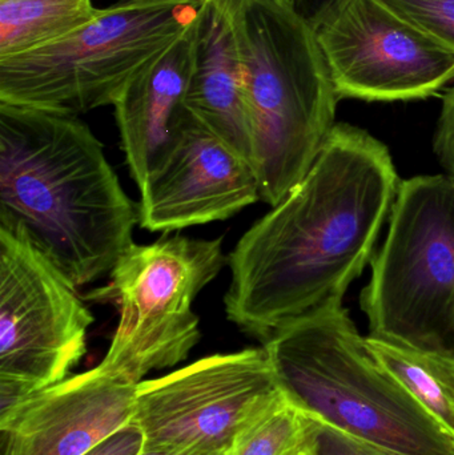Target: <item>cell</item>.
Masks as SVG:
<instances>
[{"label":"cell","instance_id":"7402d4cb","mask_svg":"<svg viewBox=\"0 0 454 455\" xmlns=\"http://www.w3.org/2000/svg\"><path fill=\"white\" fill-rule=\"evenodd\" d=\"M341 0H290L291 7L307 21L316 26Z\"/></svg>","mask_w":454,"mask_h":455},{"label":"cell","instance_id":"7c38bea8","mask_svg":"<svg viewBox=\"0 0 454 455\" xmlns=\"http://www.w3.org/2000/svg\"><path fill=\"white\" fill-rule=\"evenodd\" d=\"M136 385L100 369L45 387L0 419L3 455H83L131 422Z\"/></svg>","mask_w":454,"mask_h":455},{"label":"cell","instance_id":"9a60e30c","mask_svg":"<svg viewBox=\"0 0 454 455\" xmlns=\"http://www.w3.org/2000/svg\"><path fill=\"white\" fill-rule=\"evenodd\" d=\"M99 11L92 0H0V59L52 44Z\"/></svg>","mask_w":454,"mask_h":455},{"label":"cell","instance_id":"3957f363","mask_svg":"<svg viewBox=\"0 0 454 455\" xmlns=\"http://www.w3.org/2000/svg\"><path fill=\"white\" fill-rule=\"evenodd\" d=\"M263 347L280 389L320 424L397 454L454 455V438L376 361L343 305L291 321Z\"/></svg>","mask_w":454,"mask_h":455},{"label":"cell","instance_id":"ac0fdd59","mask_svg":"<svg viewBox=\"0 0 454 455\" xmlns=\"http://www.w3.org/2000/svg\"><path fill=\"white\" fill-rule=\"evenodd\" d=\"M405 20L454 51V0H380Z\"/></svg>","mask_w":454,"mask_h":455},{"label":"cell","instance_id":"8992f818","mask_svg":"<svg viewBox=\"0 0 454 455\" xmlns=\"http://www.w3.org/2000/svg\"><path fill=\"white\" fill-rule=\"evenodd\" d=\"M362 293L370 336L454 358V179L402 180Z\"/></svg>","mask_w":454,"mask_h":455},{"label":"cell","instance_id":"30bf717a","mask_svg":"<svg viewBox=\"0 0 454 455\" xmlns=\"http://www.w3.org/2000/svg\"><path fill=\"white\" fill-rule=\"evenodd\" d=\"M280 392L264 347L208 355L139 382L131 422L147 445L229 453L243 427Z\"/></svg>","mask_w":454,"mask_h":455},{"label":"cell","instance_id":"9c48e42d","mask_svg":"<svg viewBox=\"0 0 454 455\" xmlns=\"http://www.w3.org/2000/svg\"><path fill=\"white\" fill-rule=\"evenodd\" d=\"M315 32L340 100H420L454 80V51L380 0H341Z\"/></svg>","mask_w":454,"mask_h":455},{"label":"cell","instance_id":"52a82bcc","mask_svg":"<svg viewBox=\"0 0 454 455\" xmlns=\"http://www.w3.org/2000/svg\"><path fill=\"white\" fill-rule=\"evenodd\" d=\"M226 265L221 237L165 235L128 246L112 267L109 283L84 296L87 301L114 305L119 313L98 368L138 385L151 371L186 360L202 339L194 301Z\"/></svg>","mask_w":454,"mask_h":455},{"label":"cell","instance_id":"ba28073f","mask_svg":"<svg viewBox=\"0 0 454 455\" xmlns=\"http://www.w3.org/2000/svg\"><path fill=\"white\" fill-rule=\"evenodd\" d=\"M74 281L20 228L0 224V414L68 379L93 315Z\"/></svg>","mask_w":454,"mask_h":455},{"label":"cell","instance_id":"6da1fadb","mask_svg":"<svg viewBox=\"0 0 454 455\" xmlns=\"http://www.w3.org/2000/svg\"><path fill=\"white\" fill-rule=\"evenodd\" d=\"M400 183L386 144L338 123L306 178L228 254L227 318L264 342L296 318L343 305L375 256Z\"/></svg>","mask_w":454,"mask_h":455},{"label":"cell","instance_id":"277c9868","mask_svg":"<svg viewBox=\"0 0 454 455\" xmlns=\"http://www.w3.org/2000/svg\"><path fill=\"white\" fill-rule=\"evenodd\" d=\"M252 165L260 200L274 207L314 167L340 101L315 27L291 5L237 0Z\"/></svg>","mask_w":454,"mask_h":455},{"label":"cell","instance_id":"cb8c5ba5","mask_svg":"<svg viewBox=\"0 0 454 455\" xmlns=\"http://www.w3.org/2000/svg\"><path fill=\"white\" fill-rule=\"evenodd\" d=\"M275 2L284 3V4H290V0H275Z\"/></svg>","mask_w":454,"mask_h":455},{"label":"cell","instance_id":"8fae6325","mask_svg":"<svg viewBox=\"0 0 454 455\" xmlns=\"http://www.w3.org/2000/svg\"><path fill=\"white\" fill-rule=\"evenodd\" d=\"M139 191V227L164 235L227 220L260 200L250 160L189 111L175 143Z\"/></svg>","mask_w":454,"mask_h":455},{"label":"cell","instance_id":"d6986e66","mask_svg":"<svg viewBox=\"0 0 454 455\" xmlns=\"http://www.w3.org/2000/svg\"><path fill=\"white\" fill-rule=\"evenodd\" d=\"M312 455H402L320 424Z\"/></svg>","mask_w":454,"mask_h":455},{"label":"cell","instance_id":"603a6c76","mask_svg":"<svg viewBox=\"0 0 454 455\" xmlns=\"http://www.w3.org/2000/svg\"><path fill=\"white\" fill-rule=\"evenodd\" d=\"M139 455H228L223 451H202V449L183 448L173 445H147Z\"/></svg>","mask_w":454,"mask_h":455},{"label":"cell","instance_id":"44dd1931","mask_svg":"<svg viewBox=\"0 0 454 455\" xmlns=\"http://www.w3.org/2000/svg\"><path fill=\"white\" fill-rule=\"evenodd\" d=\"M146 446V435L133 422H128L83 455H139Z\"/></svg>","mask_w":454,"mask_h":455},{"label":"cell","instance_id":"5bb4252c","mask_svg":"<svg viewBox=\"0 0 454 455\" xmlns=\"http://www.w3.org/2000/svg\"><path fill=\"white\" fill-rule=\"evenodd\" d=\"M194 26L149 61L112 106L125 163L138 188L173 146L188 116Z\"/></svg>","mask_w":454,"mask_h":455},{"label":"cell","instance_id":"2e32d148","mask_svg":"<svg viewBox=\"0 0 454 455\" xmlns=\"http://www.w3.org/2000/svg\"><path fill=\"white\" fill-rule=\"evenodd\" d=\"M378 363L454 438V358L367 337Z\"/></svg>","mask_w":454,"mask_h":455},{"label":"cell","instance_id":"5b68a950","mask_svg":"<svg viewBox=\"0 0 454 455\" xmlns=\"http://www.w3.org/2000/svg\"><path fill=\"white\" fill-rule=\"evenodd\" d=\"M202 0H120L68 36L0 59V103L77 115L114 106L131 80L181 36Z\"/></svg>","mask_w":454,"mask_h":455},{"label":"cell","instance_id":"4fadbf2b","mask_svg":"<svg viewBox=\"0 0 454 455\" xmlns=\"http://www.w3.org/2000/svg\"><path fill=\"white\" fill-rule=\"evenodd\" d=\"M187 109L252 164L237 0H202L194 26Z\"/></svg>","mask_w":454,"mask_h":455},{"label":"cell","instance_id":"e0dca14e","mask_svg":"<svg viewBox=\"0 0 454 455\" xmlns=\"http://www.w3.org/2000/svg\"><path fill=\"white\" fill-rule=\"evenodd\" d=\"M319 427L282 390L243 427L228 455H312Z\"/></svg>","mask_w":454,"mask_h":455},{"label":"cell","instance_id":"7a4b0ae2","mask_svg":"<svg viewBox=\"0 0 454 455\" xmlns=\"http://www.w3.org/2000/svg\"><path fill=\"white\" fill-rule=\"evenodd\" d=\"M0 224L82 286L132 245L139 207L77 115L0 103Z\"/></svg>","mask_w":454,"mask_h":455},{"label":"cell","instance_id":"ffe728a7","mask_svg":"<svg viewBox=\"0 0 454 455\" xmlns=\"http://www.w3.org/2000/svg\"><path fill=\"white\" fill-rule=\"evenodd\" d=\"M434 149L447 175L454 179V87L450 88L442 99Z\"/></svg>","mask_w":454,"mask_h":455}]
</instances>
